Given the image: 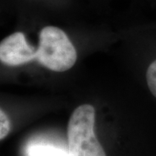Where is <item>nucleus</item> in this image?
Returning <instances> with one entry per match:
<instances>
[{
  "label": "nucleus",
  "instance_id": "6",
  "mask_svg": "<svg viewBox=\"0 0 156 156\" xmlns=\"http://www.w3.org/2000/svg\"><path fill=\"white\" fill-rule=\"evenodd\" d=\"M11 131V122L6 114L0 110V139L4 140Z\"/></svg>",
  "mask_w": 156,
  "mask_h": 156
},
{
  "label": "nucleus",
  "instance_id": "3",
  "mask_svg": "<svg viewBox=\"0 0 156 156\" xmlns=\"http://www.w3.org/2000/svg\"><path fill=\"white\" fill-rule=\"evenodd\" d=\"M37 58V50L26 42L22 32H15L0 44V60L9 66H19Z\"/></svg>",
  "mask_w": 156,
  "mask_h": 156
},
{
  "label": "nucleus",
  "instance_id": "1",
  "mask_svg": "<svg viewBox=\"0 0 156 156\" xmlns=\"http://www.w3.org/2000/svg\"><path fill=\"white\" fill-rule=\"evenodd\" d=\"M95 108L89 104L75 109L68 123L69 156H107L95 134Z\"/></svg>",
  "mask_w": 156,
  "mask_h": 156
},
{
  "label": "nucleus",
  "instance_id": "5",
  "mask_svg": "<svg viewBox=\"0 0 156 156\" xmlns=\"http://www.w3.org/2000/svg\"><path fill=\"white\" fill-rule=\"evenodd\" d=\"M147 83L152 94L156 97V60L151 63L147 70Z\"/></svg>",
  "mask_w": 156,
  "mask_h": 156
},
{
  "label": "nucleus",
  "instance_id": "2",
  "mask_svg": "<svg viewBox=\"0 0 156 156\" xmlns=\"http://www.w3.org/2000/svg\"><path fill=\"white\" fill-rule=\"evenodd\" d=\"M77 53L66 33L55 26H46L39 34L36 60L50 70L63 72L75 65Z\"/></svg>",
  "mask_w": 156,
  "mask_h": 156
},
{
  "label": "nucleus",
  "instance_id": "4",
  "mask_svg": "<svg viewBox=\"0 0 156 156\" xmlns=\"http://www.w3.org/2000/svg\"><path fill=\"white\" fill-rule=\"evenodd\" d=\"M29 156H69V152L50 144H33L29 147Z\"/></svg>",
  "mask_w": 156,
  "mask_h": 156
}]
</instances>
